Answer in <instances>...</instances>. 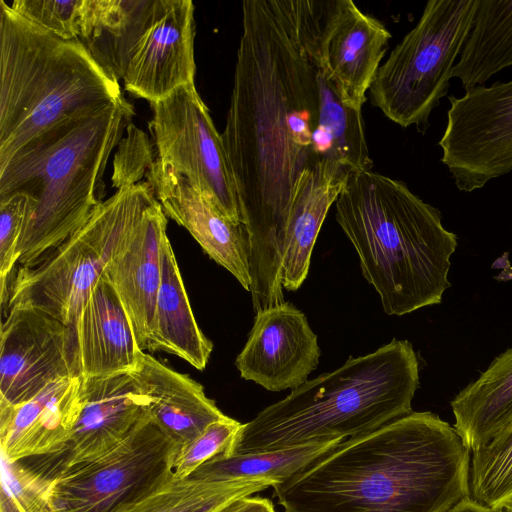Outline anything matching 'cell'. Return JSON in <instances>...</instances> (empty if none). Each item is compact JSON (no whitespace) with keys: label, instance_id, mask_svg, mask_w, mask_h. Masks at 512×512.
Listing matches in <instances>:
<instances>
[{"label":"cell","instance_id":"1","mask_svg":"<svg viewBox=\"0 0 512 512\" xmlns=\"http://www.w3.org/2000/svg\"><path fill=\"white\" fill-rule=\"evenodd\" d=\"M324 1L245 0L222 136L249 239L253 310L284 302L291 210L319 163V38Z\"/></svg>","mask_w":512,"mask_h":512},{"label":"cell","instance_id":"2","mask_svg":"<svg viewBox=\"0 0 512 512\" xmlns=\"http://www.w3.org/2000/svg\"><path fill=\"white\" fill-rule=\"evenodd\" d=\"M471 452L432 412L345 439L273 486L285 512H448L470 496Z\"/></svg>","mask_w":512,"mask_h":512},{"label":"cell","instance_id":"3","mask_svg":"<svg viewBox=\"0 0 512 512\" xmlns=\"http://www.w3.org/2000/svg\"><path fill=\"white\" fill-rule=\"evenodd\" d=\"M335 206L385 313L403 316L441 303L457 236L437 208L404 182L372 170L352 174Z\"/></svg>","mask_w":512,"mask_h":512},{"label":"cell","instance_id":"4","mask_svg":"<svg viewBox=\"0 0 512 512\" xmlns=\"http://www.w3.org/2000/svg\"><path fill=\"white\" fill-rule=\"evenodd\" d=\"M133 115V106L124 98L80 112L0 164V200L14 194L30 199L18 247L22 266H35L90 218L101 202L111 152Z\"/></svg>","mask_w":512,"mask_h":512},{"label":"cell","instance_id":"5","mask_svg":"<svg viewBox=\"0 0 512 512\" xmlns=\"http://www.w3.org/2000/svg\"><path fill=\"white\" fill-rule=\"evenodd\" d=\"M418 387L419 361L412 344L393 339L372 353L349 357L264 408L242 425L223 453L285 449L373 431L411 413Z\"/></svg>","mask_w":512,"mask_h":512},{"label":"cell","instance_id":"6","mask_svg":"<svg viewBox=\"0 0 512 512\" xmlns=\"http://www.w3.org/2000/svg\"><path fill=\"white\" fill-rule=\"evenodd\" d=\"M119 82L79 40H65L0 0V164L50 127L119 101Z\"/></svg>","mask_w":512,"mask_h":512},{"label":"cell","instance_id":"7","mask_svg":"<svg viewBox=\"0 0 512 512\" xmlns=\"http://www.w3.org/2000/svg\"><path fill=\"white\" fill-rule=\"evenodd\" d=\"M157 198L145 181L121 186L101 201L87 222L33 267L19 268L7 309H39L74 329L91 291L108 265L131 242L146 209Z\"/></svg>","mask_w":512,"mask_h":512},{"label":"cell","instance_id":"8","mask_svg":"<svg viewBox=\"0 0 512 512\" xmlns=\"http://www.w3.org/2000/svg\"><path fill=\"white\" fill-rule=\"evenodd\" d=\"M179 449L149 415L96 458L37 481L7 467L3 482L26 512H118L172 477Z\"/></svg>","mask_w":512,"mask_h":512},{"label":"cell","instance_id":"9","mask_svg":"<svg viewBox=\"0 0 512 512\" xmlns=\"http://www.w3.org/2000/svg\"><path fill=\"white\" fill-rule=\"evenodd\" d=\"M479 0H429L417 24L380 65L372 105L402 128L424 133L447 96L452 71L472 28Z\"/></svg>","mask_w":512,"mask_h":512},{"label":"cell","instance_id":"10","mask_svg":"<svg viewBox=\"0 0 512 512\" xmlns=\"http://www.w3.org/2000/svg\"><path fill=\"white\" fill-rule=\"evenodd\" d=\"M151 107L155 162L187 178L228 218L242 223L222 136L195 84L177 88Z\"/></svg>","mask_w":512,"mask_h":512},{"label":"cell","instance_id":"11","mask_svg":"<svg viewBox=\"0 0 512 512\" xmlns=\"http://www.w3.org/2000/svg\"><path fill=\"white\" fill-rule=\"evenodd\" d=\"M447 123L438 142L441 162L462 192L483 188L512 171V80L448 97Z\"/></svg>","mask_w":512,"mask_h":512},{"label":"cell","instance_id":"12","mask_svg":"<svg viewBox=\"0 0 512 512\" xmlns=\"http://www.w3.org/2000/svg\"><path fill=\"white\" fill-rule=\"evenodd\" d=\"M149 415L150 399L133 373L81 377L80 411L70 440L58 453L17 463L29 481L48 478L111 450Z\"/></svg>","mask_w":512,"mask_h":512},{"label":"cell","instance_id":"13","mask_svg":"<svg viewBox=\"0 0 512 512\" xmlns=\"http://www.w3.org/2000/svg\"><path fill=\"white\" fill-rule=\"evenodd\" d=\"M0 342V404L25 402L58 379L79 377L74 329L39 309L8 308Z\"/></svg>","mask_w":512,"mask_h":512},{"label":"cell","instance_id":"14","mask_svg":"<svg viewBox=\"0 0 512 512\" xmlns=\"http://www.w3.org/2000/svg\"><path fill=\"white\" fill-rule=\"evenodd\" d=\"M391 37L381 21L362 12L352 0L324 1L320 64L348 107L362 110Z\"/></svg>","mask_w":512,"mask_h":512},{"label":"cell","instance_id":"15","mask_svg":"<svg viewBox=\"0 0 512 512\" xmlns=\"http://www.w3.org/2000/svg\"><path fill=\"white\" fill-rule=\"evenodd\" d=\"M194 38L191 0H155L151 21L123 77L125 90L151 104L194 83Z\"/></svg>","mask_w":512,"mask_h":512},{"label":"cell","instance_id":"16","mask_svg":"<svg viewBox=\"0 0 512 512\" xmlns=\"http://www.w3.org/2000/svg\"><path fill=\"white\" fill-rule=\"evenodd\" d=\"M317 335L305 314L289 302L256 313L235 365L245 380L269 391L296 389L319 363Z\"/></svg>","mask_w":512,"mask_h":512},{"label":"cell","instance_id":"17","mask_svg":"<svg viewBox=\"0 0 512 512\" xmlns=\"http://www.w3.org/2000/svg\"><path fill=\"white\" fill-rule=\"evenodd\" d=\"M145 174L165 215L184 227L212 260L249 291V239L245 225L228 218L187 178L155 160Z\"/></svg>","mask_w":512,"mask_h":512},{"label":"cell","instance_id":"18","mask_svg":"<svg viewBox=\"0 0 512 512\" xmlns=\"http://www.w3.org/2000/svg\"><path fill=\"white\" fill-rule=\"evenodd\" d=\"M81 377L61 378L31 399L0 404L1 459H22L58 453L70 440L80 411Z\"/></svg>","mask_w":512,"mask_h":512},{"label":"cell","instance_id":"19","mask_svg":"<svg viewBox=\"0 0 512 512\" xmlns=\"http://www.w3.org/2000/svg\"><path fill=\"white\" fill-rule=\"evenodd\" d=\"M166 228L167 216L156 200L146 209L127 248L104 273L119 296L143 351L148 349L152 335Z\"/></svg>","mask_w":512,"mask_h":512},{"label":"cell","instance_id":"20","mask_svg":"<svg viewBox=\"0 0 512 512\" xmlns=\"http://www.w3.org/2000/svg\"><path fill=\"white\" fill-rule=\"evenodd\" d=\"M79 377L133 373L140 349L115 289L103 275L87 298L74 326Z\"/></svg>","mask_w":512,"mask_h":512},{"label":"cell","instance_id":"21","mask_svg":"<svg viewBox=\"0 0 512 512\" xmlns=\"http://www.w3.org/2000/svg\"><path fill=\"white\" fill-rule=\"evenodd\" d=\"M150 399V415L162 432L180 448L209 425L226 417L208 398L203 386L143 352L133 372Z\"/></svg>","mask_w":512,"mask_h":512},{"label":"cell","instance_id":"22","mask_svg":"<svg viewBox=\"0 0 512 512\" xmlns=\"http://www.w3.org/2000/svg\"><path fill=\"white\" fill-rule=\"evenodd\" d=\"M348 178L322 162L305 172L286 233L282 265V286L286 290H297L306 279L321 226Z\"/></svg>","mask_w":512,"mask_h":512},{"label":"cell","instance_id":"23","mask_svg":"<svg viewBox=\"0 0 512 512\" xmlns=\"http://www.w3.org/2000/svg\"><path fill=\"white\" fill-rule=\"evenodd\" d=\"M161 268L147 350L174 354L202 371L207 366L213 344L196 322L168 236L162 242Z\"/></svg>","mask_w":512,"mask_h":512},{"label":"cell","instance_id":"24","mask_svg":"<svg viewBox=\"0 0 512 512\" xmlns=\"http://www.w3.org/2000/svg\"><path fill=\"white\" fill-rule=\"evenodd\" d=\"M454 428L464 445L481 448L512 426V347L451 401Z\"/></svg>","mask_w":512,"mask_h":512},{"label":"cell","instance_id":"25","mask_svg":"<svg viewBox=\"0 0 512 512\" xmlns=\"http://www.w3.org/2000/svg\"><path fill=\"white\" fill-rule=\"evenodd\" d=\"M155 0H85L79 41L118 81L148 27Z\"/></svg>","mask_w":512,"mask_h":512},{"label":"cell","instance_id":"26","mask_svg":"<svg viewBox=\"0 0 512 512\" xmlns=\"http://www.w3.org/2000/svg\"><path fill=\"white\" fill-rule=\"evenodd\" d=\"M512 66V0H479L472 28L452 77L465 90L484 86L495 74Z\"/></svg>","mask_w":512,"mask_h":512},{"label":"cell","instance_id":"27","mask_svg":"<svg viewBox=\"0 0 512 512\" xmlns=\"http://www.w3.org/2000/svg\"><path fill=\"white\" fill-rule=\"evenodd\" d=\"M320 113L316 148L320 163L351 176L372 170L362 112L345 105L334 85L319 70Z\"/></svg>","mask_w":512,"mask_h":512},{"label":"cell","instance_id":"28","mask_svg":"<svg viewBox=\"0 0 512 512\" xmlns=\"http://www.w3.org/2000/svg\"><path fill=\"white\" fill-rule=\"evenodd\" d=\"M341 441L311 442L285 449L238 455L220 453L200 466L189 478L265 481L273 487L303 470Z\"/></svg>","mask_w":512,"mask_h":512},{"label":"cell","instance_id":"29","mask_svg":"<svg viewBox=\"0 0 512 512\" xmlns=\"http://www.w3.org/2000/svg\"><path fill=\"white\" fill-rule=\"evenodd\" d=\"M271 484L255 480H178L159 488L118 512H221L235 499L265 490Z\"/></svg>","mask_w":512,"mask_h":512},{"label":"cell","instance_id":"30","mask_svg":"<svg viewBox=\"0 0 512 512\" xmlns=\"http://www.w3.org/2000/svg\"><path fill=\"white\" fill-rule=\"evenodd\" d=\"M469 492L497 511L512 503V426L472 452Z\"/></svg>","mask_w":512,"mask_h":512},{"label":"cell","instance_id":"31","mask_svg":"<svg viewBox=\"0 0 512 512\" xmlns=\"http://www.w3.org/2000/svg\"><path fill=\"white\" fill-rule=\"evenodd\" d=\"M10 6L62 39L78 40L81 35L85 0H14Z\"/></svg>","mask_w":512,"mask_h":512},{"label":"cell","instance_id":"32","mask_svg":"<svg viewBox=\"0 0 512 512\" xmlns=\"http://www.w3.org/2000/svg\"><path fill=\"white\" fill-rule=\"evenodd\" d=\"M242 425L228 416L209 425L198 437L178 450L173 477L187 479L205 462L226 451Z\"/></svg>","mask_w":512,"mask_h":512},{"label":"cell","instance_id":"33","mask_svg":"<svg viewBox=\"0 0 512 512\" xmlns=\"http://www.w3.org/2000/svg\"><path fill=\"white\" fill-rule=\"evenodd\" d=\"M30 199L24 194H14L0 200V299L8 300V280L18 262L21 239Z\"/></svg>","mask_w":512,"mask_h":512},{"label":"cell","instance_id":"34","mask_svg":"<svg viewBox=\"0 0 512 512\" xmlns=\"http://www.w3.org/2000/svg\"><path fill=\"white\" fill-rule=\"evenodd\" d=\"M221 512H276L270 499L259 496H242L235 499Z\"/></svg>","mask_w":512,"mask_h":512},{"label":"cell","instance_id":"35","mask_svg":"<svg viewBox=\"0 0 512 512\" xmlns=\"http://www.w3.org/2000/svg\"><path fill=\"white\" fill-rule=\"evenodd\" d=\"M448 512H502L494 510L484 504H481L471 498L470 496L464 498L459 503H457L453 508H451Z\"/></svg>","mask_w":512,"mask_h":512},{"label":"cell","instance_id":"36","mask_svg":"<svg viewBox=\"0 0 512 512\" xmlns=\"http://www.w3.org/2000/svg\"><path fill=\"white\" fill-rule=\"evenodd\" d=\"M0 512H26L18 501L1 485Z\"/></svg>","mask_w":512,"mask_h":512},{"label":"cell","instance_id":"37","mask_svg":"<svg viewBox=\"0 0 512 512\" xmlns=\"http://www.w3.org/2000/svg\"><path fill=\"white\" fill-rule=\"evenodd\" d=\"M506 512H512V503L505 508Z\"/></svg>","mask_w":512,"mask_h":512}]
</instances>
